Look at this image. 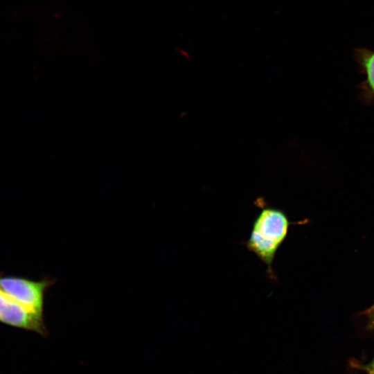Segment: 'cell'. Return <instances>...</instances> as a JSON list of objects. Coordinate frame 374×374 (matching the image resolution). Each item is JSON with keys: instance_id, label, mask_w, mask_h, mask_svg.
<instances>
[{"instance_id": "cell-3", "label": "cell", "mask_w": 374, "mask_h": 374, "mask_svg": "<svg viewBox=\"0 0 374 374\" xmlns=\"http://www.w3.org/2000/svg\"><path fill=\"white\" fill-rule=\"evenodd\" d=\"M0 323L30 330L42 336L48 334L44 316L35 314L17 303L0 290Z\"/></svg>"}, {"instance_id": "cell-6", "label": "cell", "mask_w": 374, "mask_h": 374, "mask_svg": "<svg viewBox=\"0 0 374 374\" xmlns=\"http://www.w3.org/2000/svg\"><path fill=\"white\" fill-rule=\"evenodd\" d=\"M373 323H374V312H373Z\"/></svg>"}, {"instance_id": "cell-1", "label": "cell", "mask_w": 374, "mask_h": 374, "mask_svg": "<svg viewBox=\"0 0 374 374\" xmlns=\"http://www.w3.org/2000/svg\"><path fill=\"white\" fill-rule=\"evenodd\" d=\"M290 226L285 213L270 206L263 208L253 221L246 246L265 265L270 278H275L272 264L287 237Z\"/></svg>"}, {"instance_id": "cell-4", "label": "cell", "mask_w": 374, "mask_h": 374, "mask_svg": "<svg viewBox=\"0 0 374 374\" xmlns=\"http://www.w3.org/2000/svg\"><path fill=\"white\" fill-rule=\"evenodd\" d=\"M357 61L365 75L362 90L366 100L374 99V51L362 49L357 54Z\"/></svg>"}, {"instance_id": "cell-2", "label": "cell", "mask_w": 374, "mask_h": 374, "mask_svg": "<svg viewBox=\"0 0 374 374\" xmlns=\"http://www.w3.org/2000/svg\"><path fill=\"white\" fill-rule=\"evenodd\" d=\"M55 283L45 277L39 280L25 278L0 276V290L28 310L44 316L45 293Z\"/></svg>"}, {"instance_id": "cell-5", "label": "cell", "mask_w": 374, "mask_h": 374, "mask_svg": "<svg viewBox=\"0 0 374 374\" xmlns=\"http://www.w3.org/2000/svg\"><path fill=\"white\" fill-rule=\"evenodd\" d=\"M365 370L368 374H374V358L368 364L365 366Z\"/></svg>"}]
</instances>
